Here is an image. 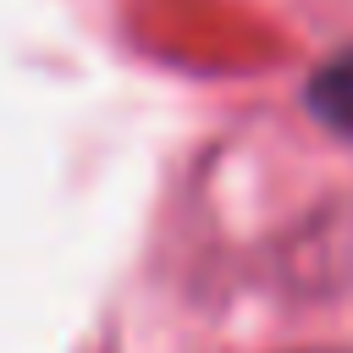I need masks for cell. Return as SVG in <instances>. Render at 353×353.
Instances as JSON below:
<instances>
[{"label": "cell", "instance_id": "cell-1", "mask_svg": "<svg viewBox=\"0 0 353 353\" xmlns=\"http://www.w3.org/2000/svg\"><path fill=\"white\" fill-rule=\"evenodd\" d=\"M303 99L320 127H331L336 138H353V50H336L331 61H320Z\"/></svg>", "mask_w": 353, "mask_h": 353}]
</instances>
